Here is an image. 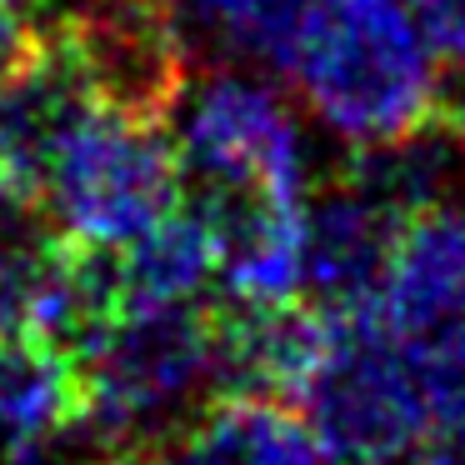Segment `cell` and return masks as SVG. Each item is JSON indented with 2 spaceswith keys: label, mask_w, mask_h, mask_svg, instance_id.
I'll list each match as a JSON object with an SVG mask.
<instances>
[{
  "label": "cell",
  "mask_w": 465,
  "mask_h": 465,
  "mask_svg": "<svg viewBox=\"0 0 465 465\" xmlns=\"http://www.w3.org/2000/svg\"><path fill=\"white\" fill-rule=\"evenodd\" d=\"M281 71L305 111L351 151L440 121L445 75L405 0H305Z\"/></svg>",
  "instance_id": "6da1fadb"
},
{
  "label": "cell",
  "mask_w": 465,
  "mask_h": 465,
  "mask_svg": "<svg viewBox=\"0 0 465 465\" xmlns=\"http://www.w3.org/2000/svg\"><path fill=\"white\" fill-rule=\"evenodd\" d=\"M81 425L101 450L151 455L211 391V311H121L81 345Z\"/></svg>",
  "instance_id": "7a4b0ae2"
},
{
  "label": "cell",
  "mask_w": 465,
  "mask_h": 465,
  "mask_svg": "<svg viewBox=\"0 0 465 465\" xmlns=\"http://www.w3.org/2000/svg\"><path fill=\"white\" fill-rule=\"evenodd\" d=\"M181 155L171 125L95 101L45 171L35 211L71 245H121L181 205Z\"/></svg>",
  "instance_id": "3957f363"
},
{
  "label": "cell",
  "mask_w": 465,
  "mask_h": 465,
  "mask_svg": "<svg viewBox=\"0 0 465 465\" xmlns=\"http://www.w3.org/2000/svg\"><path fill=\"white\" fill-rule=\"evenodd\" d=\"M165 125L195 195H311L301 121L251 65L191 71Z\"/></svg>",
  "instance_id": "277c9868"
},
{
  "label": "cell",
  "mask_w": 465,
  "mask_h": 465,
  "mask_svg": "<svg viewBox=\"0 0 465 465\" xmlns=\"http://www.w3.org/2000/svg\"><path fill=\"white\" fill-rule=\"evenodd\" d=\"M295 405L311 420L331 465L391 460L430 435L405 335L365 311L335 315L331 345Z\"/></svg>",
  "instance_id": "5b68a950"
},
{
  "label": "cell",
  "mask_w": 465,
  "mask_h": 465,
  "mask_svg": "<svg viewBox=\"0 0 465 465\" xmlns=\"http://www.w3.org/2000/svg\"><path fill=\"white\" fill-rule=\"evenodd\" d=\"M401 225V211H391L345 171L311 191L301 241V295L331 315L371 311Z\"/></svg>",
  "instance_id": "8992f818"
},
{
  "label": "cell",
  "mask_w": 465,
  "mask_h": 465,
  "mask_svg": "<svg viewBox=\"0 0 465 465\" xmlns=\"http://www.w3.org/2000/svg\"><path fill=\"white\" fill-rule=\"evenodd\" d=\"M335 315L295 301H225L211 311V391L301 401L331 345Z\"/></svg>",
  "instance_id": "52a82bcc"
},
{
  "label": "cell",
  "mask_w": 465,
  "mask_h": 465,
  "mask_svg": "<svg viewBox=\"0 0 465 465\" xmlns=\"http://www.w3.org/2000/svg\"><path fill=\"white\" fill-rule=\"evenodd\" d=\"M91 105L95 91L85 81L81 61L61 41L41 35V45L0 81V201H41L55 151Z\"/></svg>",
  "instance_id": "ba28073f"
},
{
  "label": "cell",
  "mask_w": 465,
  "mask_h": 465,
  "mask_svg": "<svg viewBox=\"0 0 465 465\" xmlns=\"http://www.w3.org/2000/svg\"><path fill=\"white\" fill-rule=\"evenodd\" d=\"M395 335L465 321V201H435L401 225L371 311Z\"/></svg>",
  "instance_id": "9c48e42d"
},
{
  "label": "cell",
  "mask_w": 465,
  "mask_h": 465,
  "mask_svg": "<svg viewBox=\"0 0 465 465\" xmlns=\"http://www.w3.org/2000/svg\"><path fill=\"white\" fill-rule=\"evenodd\" d=\"M155 455L161 465H331L311 420L271 395H211Z\"/></svg>",
  "instance_id": "30bf717a"
},
{
  "label": "cell",
  "mask_w": 465,
  "mask_h": 465,
  "mask_svg": "<svg viewBox=\"0 0 465 465\" xmlns=\"http://www.w3.org/2000/svg\"><path fill=\"white\" fill-rule=\"evenodd\" d=\"M95 255L115 315L155 311V305H201V295L215 285V241L195 205L191 211L175 205L151 231L121 245H101Z\"/></svg>",
  "instance_id": "8fae6325"
},
{
  "label": "cell",
  "mask_w": 465,
  "mask_h": 465,
  "mask_svg": "<svg viewBox=\"0 0 465 465\" xmlns=\"http://www.w3.org/2000/svg\"><path fill=\"white\" fill-rule=\"evenodd\" d=\"M81 415V375L61 345L41 335H0V445L15 465H41Z\"/></svg>",
  "instance_id": "7c38bea8"
},
{
  "label": "cell",
  "mask_w": 465,
  "mask_h": 465,
  "mask_svg": "<svg viewBox=\"0 0 465 465\" xmlns=\"http://www.w3.org/2000/svg\"><path fill=\"white\" fill-rule=\"evenodd\" d=\"M191 61L281 71L305 0H161Z\"/></svg>",
  "instance_id": "4fadbf2b"
},
{
  "label": "cell",
  "mask_w": 465,
  "mask_h": 465,
  "mask_svg": "<svg viewBox=\"0 0 465 465\" xmlns=\"http://www.w3.org/2000/svg\"><path fill=\"white\" fill-rule=\"evenodd\" d=\"M405 351H411V371L420 385L430 430L435 425H465V321L425 335H405Z\"/></svg>",
  "instance_id": "5bb4252c"
},
{
  "label": "cell",
  "mask_w": 465,
  "mask_h": 465,
  "mask_svg": "<svg viewBox=\"0 0 465 465\" xmlns=\"http://www.w3.org/2000/svg\"><path fill=\"white\" fill-rule=\"evenodd\" d=\"M405 11L435 51V61L465 71V0H405Z\"/></svg>",
  "instance_id": "9a60e30c"
},
{
  "label": "cell",
  "mask_w": 465,
  "mask_h": 465,
  "mask_svg": "<svg viewBox=\"0 0 465 465\" xmlns=\"http://www.w3.org/2000/svg\"><path fill=\"white\" fill-rule=\"evenodd\" d=\"M35 45H41V31L31 25V15H25L15 0H0V81L31 55Z\"/></svg>",
  "instance_id": "2e32d148"
},
{
  "label": "cell",
  "mask_w": 465,
  "mask_h": 465,
  "mask_svg": "<svg viewBox=\"0 0 465 465\" xmlns=\"http://www.w3.org/2000/svg\"><path fill=\"white\" fill-rule=\"evenodd\" d=\"M411 465H465V425H435L411 450Z\"/></svg>",
  "instance_id": "e0dca14e"
},
{
  "label": "cell",
  "mask_w": 465,
  "mask_h": 465,
  "mask_svg": "<svg viewBox=\"0 0 465 465\" xmlns=\"http://www.w3.org/2000/svg\"><path fill=\"white\" fill-rule=\"evenodd\" d=\"M85 465H151V455H131V450H101Z\"/></svg>",
  "instance_id": "ac0fdd59"
},
{
  "label": "cell",
  "mask_w": 465,
  "mask_h": 465,
  "mask_svg": "<svg viewBox=\"0 0 465 465\" xmlns=\"http://www.w3.org/2000/svg\"><path fill=\"white\" fill-rule=\"evenodd\" d=\"M455 131H460V141H465V121H460V125H455Z\"/></svg>",
  "instance_id": "d6986e66"
}]
</instances>
